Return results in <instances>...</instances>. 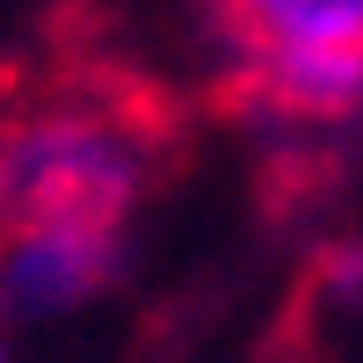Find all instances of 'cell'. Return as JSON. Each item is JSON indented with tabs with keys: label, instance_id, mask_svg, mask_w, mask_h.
<instances>
[{
	"label": "cell",
	"instance_id": "obj_1",
	"mask_svg": "<svg viewBox=\"0 0 363 363\" xmlns=\"http://www.w3.org/2000/svg\"><path fill=\"white\" fill-rule=\"evenodd\" d=\"M138 189H145L138 145L109 116L37 109L0 131V233L22 225L124 233Z\"/></svg>",
	"mask_w": 363,
	"mask_h": 363
},
{
	"label": "cell",
	"instance_id": "obj_2",
	"mask_svg": "<svg viewBox=\"0 0 363 363\" xmlns=\"http://www.w3.org/2000/svg\"><path fill=\"white\" fill-rule=\"evenodd\" d=\"M269 109L335 124L363 109V0H211Z\"/></svg>",
	"mask_w": 363,
	"mask_h": 363
},
{
	"label": "cell",
	"instance_id": "obj_3",
	"mask_svg": "<svg viewBox=\"0 0 363 363\" xmlns=\"http://www.w3.org/2000/svg\"><path fill=\"white\" fill-rule=\"evenodd\" d=\"M124 262V233H80V225H22L0 233V320L44 327L58 313H80L102 298Z\"/></svg>",
	"mask_w": 363,
	"mask_h": 363
},
{
	"label": "cell",
	"instance_id": "obj_4",
	"mask_svg": "<svg viewBox=\"0 0 363 363\" xmlns=\"http://www.w3.org/2000/svg\"><path fill=\"white\" fill-rule=\"evenodd\" d=\"M0 363H15V356H8V342H0Z\"/></svg>",
	"mask_w": 363,
	"mask_h": 363
}]
</instances>
